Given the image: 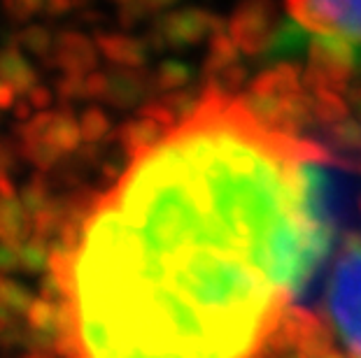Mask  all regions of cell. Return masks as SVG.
Returning a JSON list of instances; mask_svg holds the SVG:
<instances>
[{
  "instance_id": "17",
  "label": "cell",
  "mask_w": 361,
  "mask_h": 358,
  "mask_svg": "<svg viewBox=\"0 0 361 358\" xmlns=\"http://www.w3.org/2000/svg\"><path fill=\"white\" fill-rule=\"evenodd\" d=\"M56 94H59L63 105L75 101V98H84V77H71V75H63V77L56 82Z\"/></svg>"
},
{
  "instance_id": "15",
  "label": "cell",
  "mask_w": 361,
  "mask_h": 358,
  "mask_svg": "<svg viewBox=\"0 0 361 358\" xmlns=\"http://www.w3.org/2000/svg\"><path fill=\"white\" fill-rule=\"evenodd\" d=\"M98 44H101V49L114 60H133L135 58V44L121 40L117 35H101L98 37Z\"/></svg>"
},
{
  "instance_id": "21",
  "label": "cell",
  "mask_w": 361,
  "mask_h": 358,
  "mask_svg": "<svg viewBox=\"0 0 361 358\" xmlns=\"http://www.w3.org/2000/svg\"><path fill=\"white\" fill-rule=\"evenodd\" d=\"M14 105H17V94H14L10 84L0 77V110H10Z\"/></svg>"
},
{
  "instance_id": "20",
  "label": "cell",
  "mask_w": 361,
  "mask_h": 358,
  "mask_svg": "<svg viewBox=\"0 0 361 358\" xmlns=\"http://www.w3.org/2000/svg\"><path fill=\"white\" fill-rule=\"evenodd\" d=\"M19 268V254L17 249L7 247L5 242H0V272H12Z\"/></svg>"
},
{
  "instance_id": "10",
  "label": "cell",
  "mask_w": 361,
  "mask_h": 358,
  "mask_svg": "<svg viewBox=\"0 0 361 358\" xmlns=\"http://www.w3.org/2000/svg\"><path fill=\"white\" fill-rule=\"evenodd\" d=\"M19 154L30 161L40 170H49V167L56 165L61 158V151L54 149V144L47 138H28V140H19Z\"/></svg>"
},
{
  "instance_id": "16",
  "label": "cell",
  "mask_w": 361,
  "mask_h": 358,
  "mask_svg": "<svg viewBox=\"0 0 361 358\" xmlns=\"http://www.w3.org/2000/svg\"><path fill=\"white\" fill-rule=\"evenodd\" d=\"M40 10H44V3H37V0H7V3H3V12L14 24H24Z\"/></svg>"
},
{
  "instance_id": "3",
  "label": "cell",
  "mask_w": 361,
  "mask_h": 358,
  "mask_svg": "<svg viewBox=\"0 0 361 358\" xmlns=\"http://www.w3.org/2000/svg\"><path fill=\"white\" fill-rule=\"evenodd\" d=\"M326 314L350 358H361V242L338 254L326 284Z\"/></svg>"
},
{
  "instance_id": "24",
  "label": "cell",
  "mask_w": 361,
  "mask_h": 358,
  "mask_svg": "<svg viewBox=\"0 0 361 358\" xmlns=\"http://www.w3.org/2000/svg\"><path fill=\"white\" fill-rule=\"evenodd\" d=\"M28 358H40V356H28Z\"/></svg>"
},
{
  "instance_id": "23",
  "label": "cell",
  "mask_w": 361,
  "mask_h": 358,
  "mask_svg": "<svg viewBox=\"0 0 361 358\" xmlns=\"http://www.w3.org/2000/svg\"><path fill=\"white\" fill-rule=\"evenodd\" d=\"M30 110H33V108H30L28 101H17V105H14V114H17V119L24 121V124H26V121H30L28 119L30 117Z\"/></svg>"
},
{
  "instance_id": "9",
  "label": "cell",
  "mask_w": 361,
  "mask_h": 358,
  "mask_svg": "<svg viewBox=\"0 0 361 358\" xmlns=\"http://www.w3.org/2000/svg\"><path fill=\"white\" fill-rule=\"evenodd\" d=\"M19 254V268L30 275H37V272L49 270V256H51V247L47 245V240L42 238H30L17 249Z\"/></svg>"
},
{
  "instance_id": "6",
  "label": "cell",
  "mask_w": 361,
  "mask_h": 358,
  "mask_svg": "<svg viewBox=\"0 0 361 358\" xmlns=\"http://www.w3.org/2000/svg\"><path fill=\"white\" fill-rule=\"evenodd\" d=\"M0 77L10 84L14 94H28L37 87V75L33 65L21 56V51L14 44H7V47L0 49Z\"/></svg>"
},
{
  "instance_id": "11",
  "label": "cell",
  "mask_w": 361,
  "mask_h": 358,
  "mask_svg": "<svg viewBox=\"0 0 361 358\" xmlns=\"http://www.w3.org/2000/svg\"><path fill=\"white\" fill-rule=\"evenodd\" d=\"M33 300L35 298L30 295V291L24 284L0 275V305L10 309L14 317H26Z\"/></svg>"
},
{
  "instance_id": "5",
  "label": "cell",
  "mask_w": 361,
  "mask_h": 358,
  "mask_svg": "<svg viewBox=\"0 0 361 358\" xmlns=\"http://www.w3.org/2000/svg\"><path fill=\"white\" fill-rule=\"evenodd\" d=\"M30 235H33V221L26 215L19 198H0V242L19 249Z\"/></svg>"
},
{
  "instance_id": "12",
  "label": "cell",
  "mask_w": 361,
  "mask_h": 358,
  "mask_svg": "<svg viewBox=\"0 0 361 358\" xmlns=\"http://www.w3.org/2000/svg\"><path fill=\"white\" fill-rule=\"evenodd\" d=\"M17 42L21 47H26L30 54L47 58L49 54L54 56V42H56V37H51V33L44 26H28L17 35Z\"/></svg>"
},
{
  "instance_id": "19",
  "label": "cell",
  "mask_w": 361,
  "mask_h": 358,
  "mask_svg": "<svg viewBox=\"0 0 361 358\" xmlns=\"http://www.w3.org/2000/svg\"><path fill=\"white\" fill-rule=\"evenodd\" d=\"M26 101L30 103V108L33 110H47L51 105V94L47 87H42V84H37L33 91H28Z\"/></svg>"
},
{
  "instance_id": "14",
  "label": "cell",
  "mask_w": 361,
  "mask_h": 358,
  "mask_svg": "<svg viewBox=\"0 0 361 358\" xmlns=\"http://www.w3.org/2000/svg\"><path fill=\"white\" fill-rule=\"evenodd\" d=\"M80 131H82V138L87 142H96L101 140L105 131H107V119L101 110L91 108L82 114V121H80Z\"/></svg>"
},
{
  "instance_id": "2",
  "label": "cell",
  "mask_w": 361,
  "mask_h": 358,
  "mask_svg": "<svg viewBox=\"0 0 361 358\" xmlns=\"http://www.w3.org/2000/svg\"><path fill=\"white\" fill-rule=\"evenodd\" d=\"M287 12L326 56L343 63L361 58V3H294Z\"/></svg>"
},
{
  "instance_id": "22",
  "label": "cell",
  "mask_w": 361,
  "mask_h": 358,
  "mask_svg": "<svg viewBox=\"0 0 361 358\" xmlns=\"http://www.w3.org/2000/svg\"><path fill=\"white\" fill-rule=\"evenodd\" d=\"M75 7H80V3H63V0H51V3L44 5V12L51 14V17H59V14H66L75 10Z\"/></svg>"
},
{
  "instance_id": "4",
  "label": "cell",
  "mask_w": 361,
  "mask_h": 358,
  "mask_svg": "<svg viewBox=\"0 0 361 358\" xmlns=\"http://www.w3.org/2000/svg\"><path fill=\"white\" fill-rule=\"evenodd\" d=\"M54 65L71 77H87L91 68L96 65V51L87 37L71 30H61L54 42Z\"/></svg>"
},
{
  "instance_id": "7",
  "label": "cell",
  "mask_w": 361,
  "mask_h": 358,
  "mask_svg": "<svg viewBox=\"0 0 361 358\" xmlns=\"http://www.w3.org/2000/svg\"><path fill=\"white\" fill-rule=\"evenodd\" d=\"M80 138H82V131H80V124L73 117V110L68 108V105H61V108L54 112L47 140L54 144V149L61 151V156H66L78 149Z\"/></svg>"
},
{
  "instance_id": "18",
  "label": "cell",
  "mask_w": 361,
  "mask_h": 358,
  "mask_svg": "<svg viewBox=\"0 0 361 358\" xmlns=\"http://www.w3.org/2000/svg\"><path fill=\"white\" fill-rule=\"evenodd\" d=\"M19 147H14L10 140L0 138V177H10L12 170H17Z\"/></svg>"
},
{
  "instance_id": "8",
  "label": "cell",
  "mask_w": 361,
  "mask_h": 358,
  "mask_svg": "<svg viewBox=\"0 0 361 358\" xmlns=\"http://www.w3.org/2000/svg\"><path fill=\"white\" fill-rule=\"evenodd\" d=\"M51 200H54V196L49 191V181L44 179V174L42 172L33 174V177L26 181L24 191H21V205H24V210L30 217V221H33L35 217H40L42 212L51 205Z\"/></svg>"
},
{
  "instance_id": "13",
  "label": "cell",
  "mask_w": 361,
  "mask_h": 358,
  "mask_svg": "<svg viewBox=\"0 0 361 358\" xmlns=\"http://www.w3.org/2000/svg\"><path fill=\"white\" fill-rule=\"evenodd\" d=\"M26 326L33 331H44L56 335V305L35 298L26 314Z\"/></svg>"
},
{
  "instance_id": "1",
  "label": "cell",
  "mask_w": 361,
  "mask_h": 358,
  "mask_svg": "<svg viewBox=\"0 0 361 358\" xmlns=\"http://www.w3.org/2000/svg\"><path fill=\"white\" fill-rule=\"evenodd\" d=\"M324 154L207 94L98 193L73 254L63 358H275L326 254Z\"/></svg>"
},
{
  "instance_id": "25",
  "label": "cell",
  "mask_w": 361,
  "mask_h": 358,
  "mask_svg": "<svg viewBox=\"0 0 361 358\" xmlns=\"http://www.w3.org/2000/svg\"><path fill=\"white\" fill-rule=\"evenodd\" d=\"M0 333H3V331H0Z\"/></svg>"
}]
</instances>
